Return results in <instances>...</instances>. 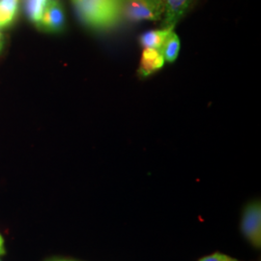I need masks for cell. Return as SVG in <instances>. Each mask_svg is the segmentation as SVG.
I'll use <instances>...</instances> for the list:
<instances>
[{
  "label": "cell",
  "mask_w": 261,
  "mask_h": 261,
  "mask_svg": "<svg viewBox=\"0 0 261 261\" xmlns=\"http://www.w3.org/2000/svg\"><path fill=\"white\" fill-rule=\"evenodd\" d=\"M3 45H4V40H3V36H2V34L0 33V51L2 50Z\"/></svg>",
  "instance_id": "13"
},
{
  "label": "cell",
  "mask_w": 261,
  "mask_h": 261,
  "mask_svg": "<svg viewBox=\"0 0 261 261\" xmlns=\"http://www.w3.org/2000/svg\"><path fill=\"white\" fill-rule=\"evenodd\" d=\"M194 0H165L164 28L173 29Z\"/></svg>",
  "instance_id": "5"
},
{
  "label": "cell",
  "mask_w": 261,
  "mask_h": 261,
  "mask_svg": "<svg viewBox=\"0 0 261 261\" xmlns=\"http://www.w3.org/2000/svg\"><path fill=\"white\" fill-rule=\"evenodd\" d=\"M122 11L130 20H159L165 11V0H128Z\"/></svg>",
  "instance_id": "2"
},
{
  "label": "cell",
  "mask_w": 261,
  "mask_h": 261,
  "mask_svg": "<svg viewBox=\"0 0 261 261\" xmlns=\"http://www.w3.org/2000/svg\"><path fill=\"white\" fill-rule=\"evenodd\" d=\"M198 261H239L230 255L222 252H214L201 257Z\"/></svg>",
  "instance_id": "11"
},
{
  "label": "cell",
  "mask_w": 261,
  "mask_h": 261,
  "mask_svg": "<svg viewBox=\"0 0 261 261\" xmlns=\"http://www.w3.org/2000/svg\"><path fill=\"white\" fill-rule=\"evenodd\" d=\"M38 28L48 32H59L65 27V14L59 0H49Z\"/></svg>",
  "instance_id": "4"
},
{
  "label": "cell",
  "mask_w": 261,
  "mask_h": 261,
  "mask_svg": "<svg viewBox=\"0 0 261 261\" xmlns=\"http://www.w3.org/2000/svg\"><path fill=\"white\" fill-rule=\"evenodd\" d=\"M72 1L80 18L91 28H111L121 15L123 0Z\"/></svg>",
  "instance_id": "1"
},
{
  "label": "cell",
  "mask_w": 261,
  "mask_h": 261,
  "mask_svg": "<svg viewBox=\"0 0 261 261\" xmlns=\"http://www.w3.org/2000/svg\"><path fill=\"white\" fill-rule=\"evenodd\" d=\"M180 49V41L173 30L168 34L165 43L161 47V54L164 56L165 61L173 62L176 60Z\"/></svg>",
  "instance_id": "10"
},
{
  "label": "cell",
  "mask_w": 261,
  "mask_h": 261,
  "mask_svg": "<svg viewBox=\"0 0 261 261\" xmlns=\"http://www.w3.org/2000/svg\"><path fill=\"white\" fill-rule=\"evenodd\" d=\"M173 29L169 28H163L160 30H151L146 33H144L140 38V44L144 47L150 48H156L161 50V47L165 43L168 34Z\"/></svg>",
  "instance_id": "7"
},
{
  "label": "cell",
  "mask_w": 261,
  "mask_h": 261,
  "mask_svg": "<svg viewBox=\"0 0 261 261\" xmlns=\"http://www.w3.org/2000/svg\"><path fill=\"white\" fill-rule=\"evenodd\" d=\"M51 261H73V260H68V259H55V260Z\"/></svg>",
  "instance_id": "14"
},
{
  "label": "cell",
  "mask_w": 261,
  "mask_h": 261,
  "mask_svg": "<svg viewBox=\"0 0 261 261\" xmlns=\"http://www.w3.org/2000/svg\"><path fill=\"white\" fill-rule=\"evenodd\" d=\"M165 64V58L161 51L156 48L144 47L140 59V74L147 76L160 70Z\"/></svg>",
  "instance_id": "6"
},
{
  "label": "cell",
  "mask_w": 261,
  "mask_h": 261,
  "mask_svg": "<svg viewBox=\"0 0 261 261\" xmlns=\"http://www.w3.org/2000/svg\"><path fill=\"white\" fill-rule=\"evenodd\" d=\"M19 0H0V28L10 27L17 17Z\"/></svg>",
  "instance_id": "8"
},
{
  "label": "cell",
  "mask_w": 261,
  "mask_h": 261,
  "mask_svg": "<svg viewBox=\"0 0 261 261\" xmlns=\"http://www.w3.org/2000/svg\"><path fill=\"white\" fill-rule=\"evenodd\" d=\"M241 229L245 238L256 249L261 247V203L254 200L245 207L241 220Z\"/></svg>",
  "instance_id": "3"
},
{
  "label": "cell",
  "mask_w": 261,
  "mask_h": 261,
  "mask_svg": "<svg viewBox=\"0 0 261 261\" xmlns=\"http://www.w3.org/2000/svg\"><path fill=\"white\" fill-rule=\"evenodd\" d=\"M49 0H23V9L28 19L38 25Z\"/></svg>",
  "instance_id": "9"
},
{
  "label": "cell",
  "mask_w": 261,
  "mask_h": 261,
  "mask_svg": "<svg viewBox=\"0 0 261 261\" xmlns=\"http://www.w3.org/2000/svg\"><path fill=\"white\" fill-rule=\"evenodd\" d=\"M5 253V249H4V241L2 236L0 235V255H3Z\"/></svg>",
  "instance_id": "12"
}]
</instances>
